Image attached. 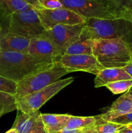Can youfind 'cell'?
Here are the masks:
<instances>
[{"label":"cell","instance_id":"obj_1","mask_svg":"<svg viewBox=\"0 0 132 133\" xmlns=\"http://www.w3.org/2000/svg\"><path fill=\"white\" fill-rule=\"evenodd\" d=\"M83 40H120L132 44V19L128 15L111 19L87 18L80 36Z\"/></svg>","mask_w":132,"mask_h":133},{"label":"cell","instance_id":"obj_2","mask_svg":"<svg viewBox=\"0 0 132 133\" xmlns=\"http://www.w3.org/2000/svg\"><path fill=\"white\" fill-rule=\"evenodd\" d=\"M53 64L27 53L0 51V75L16 83Z\"/></svg>","mask_w":132,"mask_h":133},{"label":"cell","instance_id":"obj_3","mask_svg":"<svg viewBox=\"0 0 132 133\" xmlns=\"http://www.w3.org/2000/svg\"><path fill=\"white\" fill-rule=\"evenodd\" d=\"M93 55L104 68H123L132 61L131 45L120 40H94Z\"/></svg>","mask_w":132,"mask_h":133},{"label":"cell","instance_id":"obj_4","mask_svg":"<svg viewBox=\"0 0 132 133\" xmlns=\"http://www.w3.org/2000/svg\"><path fill=\"white\" fill-rule=\"evenodd\" d=\"M65 8L85 18L111 19L127 16L112 0H59Z\"/></svg>","mask_w":132,"mask_h":133},{"label":"cell","instance_id":"obj_5","mask_svg":"<svg viewBox=\"0 0 132 133\" xmlns=\"http://www.w3.org/2000/svg\"><path fill=\"white\" fill-rule=\"evenodd\" d=\"M70 73L72 72L63 67L59 61L54 62L47 68L40 70L17 83L16 100L46 88Z\"/></svg>","mask_w":132,"mask_h":133},{"label":"cell","instance_id":"obj_6","mask_svg":"<svg viewBox=\"0 0 132 133\" xmlns=\"http://www.w3.org/2000/svg\"><path fill=\"white\" fill-rule=\"evenodd\" d=\"M3 24L5 30L1 31H9L29 39L40 36L45 31L37 10L34 8L2 18L1 25Z\"/></svg>","mask_w":132,"mask_h":133},{"label":"cell","instance_id":"obj_7","mask_svg":"<svg viewBox=\"0 0 132 133\" xmlns=\"http://www.w3.org/2000/svg\"><path fill=\"white\" fill-rule=\"evenodd\" d=\"M73 81L72 77L60 79L46 88L18 99L16 100V110L28 114L38 111L45 103Z\"/></svg>","mask_w":132,"mask_h":133},{"label":"cell","instance_id":"obj_8","mask_svg":"<svg viewBox=\"0 0 132 133\" xmlns=\"http://www.w3.org/2000/svg\"><path fill=\"white\" fill-rule=\"evenodd\" d=\"M84 24L58 25L45 29L41 35L49 39L63 55L66 49L80 38Z\"/></svg>","mask_w":132,"mask_h":133},{"label":"cell","instance_id":"obj_9","mask_svg":"<svg viewBox=\"0 0 132 133\" xmlns=\"http://www.w3.org/2000/svg\"><path fill=\"white\" fill-rule=\"evenodd\" d=\"M37 12L45 29L58 25L84 24L85 21V18L65 7L56 9H40Z\"/></svg>","mask_w":132,"mask_h":133},{"label":"cell","instance_id":"obj_10","mask_svg":"<svg viewBox=\"0 0 132 133\" xmlns=\"http://www.w3.org/2000/svg\"><path fill=\"white\" fill-rule=\"evenodd\" d=\"M59 62L71 72L84 71L97 75L104 68L93 55H63Z\"/></svg>","mask_w":132,"mask_h":133},{"label":"cell","instance_id":"obj_11","mask_svg":"<svg viewBox=\"0 0 132 133\" xmlns=\"http://www.w3.org/2000/svg\"><path fill=\"white\" fill-rule=\"evenodd\" d=\"M27 53L50 64L58 62L63 56L54 44L42 35L31 39Z\"/></svg>","mask_w":132,"mask_h":133},{"label":"cell","instance_id":"obj_12","mask_svg":"<svg viewBox=\"0 0 132 133\" xmlns=\"http://www.w3.org/2000/svg\"><path fill=\"white\" fill-rule=\"evenodd\" d=\"M31 39L9 31H0V51L27 53Z\"/></svg>","mask_w":132,"mask_h":133},{"label":"cell","instance_id":"obj_13","mask_svg":"<svg viewBox=\"0 0 132 133\" xmlns=\"http://www.w3.org/2000/svg\"><path fill=\"white\" fill-rule=\"evenodd\" d=\"M43 123L39 110L32 113L18 111L12 127L18 133H32Z\"/></svg>","mask_w":132,"mask_h":133},{"label":"cell","instance_id":"obj_14","mask_svg":"<svg viewBox=\"0 0 132 133\" xmlns=\"http://www.w3.org/2000/svg\"><path fill=\"white\" fill-rule=\"evenodd\" d=\"M132 112V99L129 98L125 94L110 107L109 109L104 114L100 115V117L106 122H111L113 119L124 116Z\"/></svg>","mask_w":132,"mask_h":133},{"label":"cell","instance_id":"obj_15","mask_svg":"<svg viewBox=\"0 0 132 133\" xmlns=\"http://www.w3.org/2000/svg\"><path fill=\"white\" fill-rule=\"evenodd\" d=\"M130 79L131 77L124 68H104L94 78V87L100 88L114 82Z\"/></svg>","mask_w":132,"mask_h":133},{"label":"cell","instance_id":"obj_16","mask_svg":"<svg viewBox=\"0 0 132 133\" xmlns=\"http://www.w3.org/2000/svg\"><path fill=\"white\" fill-rule=\"evenodd\" d=\"M71 115L69 114H41L44 128L47 133H55L64 128Z\"/></svg>","mask_w":132,"mask_h":133},{"label":"cell","instance_id":"obj_17","mask_svg":"<svg viewBox=\"0 0 132 133\" xmlns=\"http://www.w3.org/2000/svg\"><path fill=\"white\" fill-rule=\"evenodd\" d=\"M33 8L23 0H0V13L2 18L14 13L26 11Z\"/></svg>","mask_w":132,"mask_h":133},{"label":"cell","instance_id":"obj_18","mask_svg":"<svg viewBox=\"0 0 132 133\" xmlns=\"http://www.w3.org/2000/svg\"><path fill=\"white\" fill-rule=\"evenodd\" d=\"M97 123L91 127L82 130V133H118L119 130L124 127L120 124L111 122H106L98 116Z\"/></svg>","mask_w":132,"mask_h":133},{"label":"cell","instance_id":"obj_19","mask_svg":"<svg viewBox=\"0 0 132 133\" xmlns=\"http://www.w3.org/2000/svg\"><path fill=\"white\" fill-rule=\"evenodd\" d=\"M94 40H83L79 38L72 43L66 49L64 55H93Z\"/></svg>","mask_w":132,"mask_h":133},{"label":"cell","instance_id":"obj_20","mask_svg":"<svg viewBox=\"0 0 132 133\" xmlns=\"http://www.w3.org/2000/svg\"><path fill=\"white\" fill-rule=\"evenodd\" d=\"M98 116H71L65 128L73 130H82L97 123Z\"/></svg>","mask_w":132,"mask_h":133},{"label":"cell","instance_id":"obj_21","mask_svg":"<svg viewBox=\"0 0 132 133\" xmlns=\"http://www.w3.org/2000/svg\"><path fill=\"white\" fill-rule=\"evenodd\" d=\"M106 87L115 95L124 94L132 88V79L114 82L107 84Z\"/></svg>","mask_w":132,"mask_h":133},{"label":"cell","instance_id":"obj_22","mask_svg":"<svg viewBox=\"0 0 132 133\" xmlns=\"http://www.w3.org/2000/svg\"><path fill=\"white\" fill-rule=\"evenodd\" d=\"M18 84L16 82L0 75V92L14 96L17 93Z\"/></svg>","mask_w":132,"mask_h":133},{"label":"cell","instance_id":"obj_23","mask_svg":"<svg viewBox=\"0 0 132 133\" xmlns=\"http://www.w3.org/2000/svg\"><path fill=\"white\" fill-rule=\"evenodd\" d=\"M0 107H14L16 109L15 97L9 94L0 92Z\"/></svg>","mask_w":132,"mask_h":133},{"label":"cell","instance_id":"obj_24","mask_svg":"<svg viewBox=\"0 0 132 133\" xmlns=\"http://www.w3.org/2000/svg\"><path fill=\"white\" fill-rule=\"evenodd\" d=\"M41 9H56L63 8V6L59 0H38Z\"/></svg>","mask_w":132,"mask_h":133},{"label":"cell","instance_id":"obj_25","mask_svg":"<svg viewBox=\"0 0 132 133\" xmlns=\"http://www.w3.org/2000/svg\"><path fill=\"white\" fill-rule=\"evenodd\" d=\"M111 122H113V123H117V124H120L124 126L132 124V112L124 116L119 117L117 118H115V119L111 120Z\"/></svg>","mask_w":132,"mask_h":133},{"label":"cell","instance_id":"obj_26","mask_svg":"<svg viewBox=\"0 0 132 133\" xmlns=\"http://www.w3.org/2000/svg\"><path fill=\"white\" fill-rule=\"evenodd\" d=\"M124 11L128 12L131 6L132 0H112Z\"/></svg>","mask_w":132,"mask_h":133},{"label":"cell","instance_id":"obj_27","mask_svg":"<svg viewBox=\"0 0 132 133\" xmlns=\"http://www.w3.org/2000/svg\"><path fill=\"white\" fill-rule=\"evenodd\" d=\"M23 1H24L25 2L27 3L28 4L31 5V6H33L34 9H37V10L41 9L38 3V0H23Z\"/></svg>","mask_w":132,"mask_h":133},{"label":"cell","instance_id":"obj_28","mask_svg":"<svg viewBox=\"0 0 132 133\" xmlns=\"http://www.w3.org/2000/svg\"><path fill=\"white\" fill-rule=\"evenodd\" d=\"M14 110H16V109L14 107H0V118L4 114L13 111Z\"/></svg>","mask_w":132,"mask_h":133},{"label":"cell","instance_id":"obj_29","mask_svg":"<svg viewBox=\"0 0 132 133\" xmlns=\"http://www.w3.org/2000/svg\"><path fill=\"white\" fill-rule=\"evenodd\" d=\"M55 133H82V130H73L69 129L67 128H63Z\"/></svg>","mask_w":132,"mask_h":133},{"label":"cell","instance_id":"obj_30","mask_svg":"<svg viewBox=\"0 0 132 133\" xmlns=\"http://www.w3.org/2000/svg\"><path fill=\"white\" fill-rule=\"evenodd\" d=\"M124 70L126 71L127 74L129 75V76L131 77L132 79V61L131 62H129L126 66L124 68H123Z\"/></svg>","mask_w":132,"mask_h":133},{"label":"cell","instance_id":"obj_31","mask_svg":"<svg viewBox=\"0 0 132 133\" xmlns=\"http://www.w3.org/2000/svg\"><path fill=\"white\" fill-rule=\"evenodd\" d=\"M32 133H47V131H45V128H44L43 123H42L41 125H40L37 129H36L35 131H34Z\"/></svg>","mask_w":132,"mask_h":133},{"label":"cell","instance_id":"obj_32","mask_svg":"<svg viewBox=\"0 0 132 133\" xmlns=\"http://www.w3.org/2000/svg\"><path fill=\"white\" fill-rule=\"evenodd\" d=\"M118 133H132V129L128 128L126 126H124L119 130Z\"/></svg>","mask_w":132,"mask_h":133},{"label":"cell","instance_id":"obj_33","mask_svg":"<svg viewBox=\"0 0 132 133\" xmlns=\"http://www.w3.org/2000/svg\"><path fill=\"white\" fill-rule=\"evenodd\" d=\"M124 94H125L128 97H129V98L132 99V88H131V89H129L128 92H126V93H124Z\"/></svg>","mask_w":132,"mask_h":133},{"label":"cell","instance_id":"obj_34","mask_svg":"<svg viewBox=\"0 0 132 133\" xmlns=\"http://www.w3.org/2000/svg\"><path fill=\"white\" fill-rule=\"evenodd\" d=\"M5 133H18V132H17V131H16V130L14 129L11 128V129H9V131H6V132H5Z\"/></svg>","mask_w":132,"mask_h":133},{"label":"cell","instance_id":"obj_35","mask_svg":"<svg viewBox=\"0 0 132 133\" xmlns=\"http://www.w3.org/2000/svg\"><path fill=\"white\" fill-rule=\"evenodd\" d=\"M128 15L129 16V17H130V18L132 19V10H128Z\"/></svg>","mask_w":132,"mask_h":133},{"label":"cell","instance_id":"obj_36","mask_svg":"<svg viewBox=\"0 0 132 133\" xmlns=\"http://www.w3.org/2000/svg\"><path fill=\"white\" fill-rule=\"evenodd\" d=\"M127 127H128V128L129 129H132V124H130V125H126Z\"/></svg>","mask_w":132,"mask_h":133},{"label":"cell","instance_id":"obj_37","mask_svg":"<svg viewBox=\"0 0 132 133\" xmlns=\"http://www.w3.org/2000/svg\"><path fill=\"white\" fill-rule=\"evenodd\" d=\"M1 19H2V18H1V14L0 13V25H1Z\"/></svg>","mask_w":132,"mask_h":133},{"label":"cell","instance_id":"obj_38","mask_svg":"<svg viewBox=\"0 0 132 133\" xmlns=\"http://www.w3.org/2000/svg\"><path fill=\"white\" fill-rule=\"evenodd\" d=\"M130 10H132V3H131V9H130Z\"/></svg>","mask_w":132,"mask_h":133},{"label":"cell","instance_id":"obj_39","mask_svg":"<svg viewBox=\"0 0 132 133\" xmlns=\"http://www.w3.org/2000/svg\"><path fill=\"white\" fill-rule=\"evenodd\" d=\"M131 49H132V44H131Z\"/></svg>","mask_w":132,"mask_h":133},{"label":"cell","instance_id":"obj_40","mask_svg":"<svg viewBox=\"0 0 132 133\" xmlns=\"http://www.w3.org/2000/svg\"></svg>","mask_w":132,"mask_h":133}]
</instances>
